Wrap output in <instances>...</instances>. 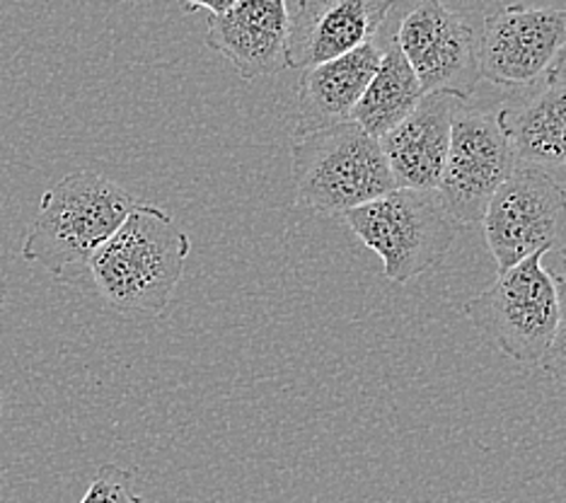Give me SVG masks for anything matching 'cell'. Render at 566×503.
<instances>
[{"mask_svg":"<svg viewBox=\"0 0 566 503\" xmlns=\"http://www.w3.org/2000/svg\"><path fill=\"white\" fill-rule=\"evenodd\" d=\"M191 242L165 209L138 203L85 264L97 293L124 315H163L185 274Z\"/></svg>","mask_w":566,"mask_h":503,"instance_id":"obj_1","label":"cell"},{"mask_svg":"<svg viewBox=\"0 0 566 503\" xmlns=\"http://www.w3.org/2000/svg\"><path fill=\"white\" fill-rule=\"evenodd\" d=\"M138 203L105 175L71 172L44 191L22 244V260L40 264L51 274L85 266Z\"/></svg>","mask_w":566,"mask_h":503,"instance_id":"obj_2","label":"cell"},{"mask_svg":"<svg viewBox=\"0 0 566 503\" xmlns=\"http://www.w3.org/2000/svg\"><path fill=\"white\" fill-rule=\"evenodd\" d=\"M295 203L317 216H344L397 189L378 138L344 122L293 140Z\"/></svg>","mask_w":566,"mask_h":503,"instance_id":"obj_3","label":"cell"},{"mask_svg":"<svg viewBox=\"0 0 566 503\" xmlns=\"http://www.w3.org/2000/svg\"><path fill=\"white\" fill-rule=\"evenodd\" d=\"M342 218L400 286L439 266L458 235L439 191L395 189Z\"/></svg>","mask_w":566,"mask_h":503,"instance_id":"obj_4","label":"cell"},{"mask_svg":"<svg viewBox=\"0 0 566 503\" xmlns=\"http://www.w3.org/2000/svg\"><path fill=\"white\" fill-rule=\"evenodd\" d=\"M545 254L501 271L496 281L465 303V315L501 354L523 366L543 360L555 339L559 298Z\"/></svg>","mask_w":566,"mask_h":503,"instance_id":"obj_5","label":"cell"},{"mask_svg":"<svg viewBox=\"0 0 566 503\" xmlns=\"http://www.w3.org/2000/svg\"><path fill=\"white\" fill-rule=\"evenodd\" d=\"M482 223L499 274L533 254L555 252L566 260V189L543 167L518 163Z\"/></svg>","mask_w":566,"mask_h":503,"instance_id":"obj_6","label":"cell"},{"mask_svg":"<svg viewBox=\"0 0 566 503\" xmlns=\"http://www.w3.org/2000/svg\"><path fill=\"white\" fill-rule=\"evenodd\" d=\"M516 165L518 158L499 116L458 102L443 177L436 189L448 216L460 226L482 223L489 201Z\"/></svg>","mask_w":566,"mask_h":503,"instance_id":"obj_7","label":"cell"},{"mask_svg":"<svg viewBox=\"0 0 566 503\" xmlns=\"http://www.w3.org/2000/svg\"><path fill=\"white\" fill-rule=\"evenodd\" d=\"M480 71L501 87H533L566 56V10L511 3L484 18Z\"/></svg>","mask_w":566,"mask_h":503,"instance_id":"obj_8","label":"cell"},{"mask_svg":"<svg viewBox=\"0 0 566 503\" xmlns=\"http://www.w3.org/2000/svg\"><path fill=\"white\" fill-rule=\"evenodd\" d=\"M423 95L443 93L465 102L480 81L478 34L443 0H421L395 34Z\"/></svg>","mask_w":566,"mask_h":503,"instance_id":"obj_9","label":"cell"},{"mask_svg":"<svg viewBox=\"0 0 566 503\" xmlns=\"http://www.w3.org/2000/svg\"><path fill=\"white\" fill-rule=\"evenodd\" d=\"M395 0H298L289 24V69H311L370 44Z\"/></svg>","mask_w":566,"mask_h":503,"instance_id":"obj_10","label":"cell"},{"mask_svg":"<svg viewBox=\"0 0 566 503\" xmlns=\"http://www.w3.org/2000/svg\"><path fill=\"white\" fill-rule=\"evenodd\" d=\"M289 0H240L209 18L206 46L221 54L242 81L289 69Z\"/></svg>","mask_w":566,"mask_h":503,"instance_id":"obj_11","label":"cell"},{"mask_svg":"<svg viewBox=\"0 0 566 503\" xmlns=\"http://www.w3.org/2000/svg\"><path fill=\"white\" fill-rule=\"evenodd\" d=\"M458 102L460 99L443 93L423 95L417 109L388 136L380 138L397 189H439Z\"/></svg>","mask_w":566,"mask_h":503,"instance_id":"obj_12","label":"cell"},{"mask_svg":"<svg viewBox=\"0 0 566 503\" xmlns=\"http://www.w3.org/2000/svg\"><path fill=\"white\" fill-rule=\"evenodd\" d=\"M382 49L370 42L349 54L305 69L298 81V122L295 136L325 132L352 122L354 107L376 75Z\"/></svg>","mask_w":566,"mask_h":503,"instance_id":"obj_13","label":"cell"},{"mask_svg":"<svg viewBox=\"0 0 566 503\" xmlns=\"http://www.w3.org/2000/svg\"><path fill=\"white\" fill-rule=\"evenodd\" d=\"M518 163L547 167L566 165V56L531 95L496 112Z\"/></svg>","mask_w":566,"mask_h":503,"instance_id":"obj_14","label":"cell"},{"mask_svg":"<svg viewBox=\"0 0 566 503\" xmlns=\"http://www.w3.org/2000/svg\"><path fill=\"white\" fill-rule=\"evenodd\" d=\"M421 97L423 93L417 75L392 39L388 49H382L378 71L354 107L352 122L361 126L368 136L380 140L417 109Z\"/></svg>","mask_w":566,"mask_h":503,"instance_id":"obj_15","label":"cell"},{"mask_svg":"<svg viewBox=\"0 0 566 503\" xmlns=\"http://www.w3.org/2000/svg\"><path fill=\"white\" fill-rule=\"evenodd\" d=\"M134 484V472L117 464H102L81 503H144Z\"/></svg>","mask_w":566,"mask_h":503,"instance_id":"obj_16","label":"cell"},{"mask_svg":"<svg viewBox=\"0 0 566 503\" xmlns=\"http://www.w3.org/2000/svg\"><path fill=\"white\" fill-rule=\"evenodd\" d=\"M552 279H555L557 286V298H559V319L555 329V339H552L547 354L539 360V366L545 368L547 376L557 383L566 380V260H559L557 269L552 271Z\"/></svg>","mask_w":566,"mask_h":503,"instance_id":"obj_17","label":"cell"},{"mask_svg":"<svg viewBox=\"0 0 566 503\" xmlns=\"http://www.w3.org/2000/svg\"><path fill=\"white\" fill-rule=\"evenodd\" d=\"M189 10H209L211 15H223L226 10L233 8L235 3H240V0H185Z\"/></svg>","mask_w":566,"mask_h":503,"instance_id":"obj_18","label":"cell"},{"mask_svg":"<svg viewBox=\"0 0 566 503\" xmlns=\"http://www.w3.org/2000/svg\"><path fill=\"white\" fill-rule=\"evenodd\" d=\"M3 303H6V283H3V276H0V310H3Z\"/></svg>","mask_w":566,"mask_h":503,"instance_id":"obj_19","label":"cell"},{"mask_svg":"<svg viewBox=\"0 0 566 503\" xmlns=\"http://www.w3.org/2000/svg\"><path fill=\"white\" fill-rule=\"evenodd\" d=\"M0 409H3V399H0Z\"/></svg>","mask_w":566,"mask_h":503,"instance_id":"obj_20","label":"cell"}]
</instances>
